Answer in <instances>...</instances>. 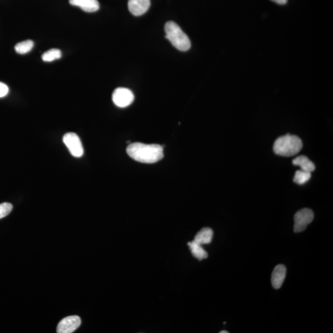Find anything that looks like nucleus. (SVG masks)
Wrapping results in <instances>:
<instances>
[{"label": "nucleus", "mask_w": 333, "mask_h": 333, "mask_svg": "<svg viewBox=\"0 0 333 333\" xmlns=\"http://www.w3.org/2000/svg\"><path fill=\"white\" fill-rule=\"evenodd\" d=\"M129 156L139 163L154 164L164 157L163 146L159 145H146L136 142L132 143L127 148Z\"/></svg>", "instance_id": "nucleus-1"}, {"label": "nucleus", "mask_w": 333, "mask_h": 333, "mask_svg": "<svg viewBox=\"0 0 333 333\" xmlns=\"http://www.w3.org/2000/svg\"><path fill=\"white\" fill-rule=\"evenodd\" d=\"M303 148V142L297 136L286 135L279 137L274 143L273 151L277 155L285 157L293 156Z\"/></svg>", "instance_id": "nucleus-2"}, {"label": "nucleus", "mask_w": 333, "mask_h": 333, "mask_svg": "<svg viewBox=\"0 0 333 333\" xmlns=\"http://www.w3.org/2000/svg\"><path fill=\"white\" fill-rule=\"evenodd\" d=\"M165 32L166 39L179 50L186 51L190 49V40L178 24L173 21L168 22L165 25Z\"/></svg>", "instance_id": "nucleus-3"}, {"label": "nucleus", "mask_w": 333, "mask_h": 333, "mask_svg": "<svg viewBox=\"0 0 333 333\" xmlns=\"http://www.w3.org/2000/svg\"><path fill=\"white\" fill-rule=\"evenodd\" d=\"M63 142L69 151L70 153L75 157H82L84 150L81 140L77 134L67 133L63 136Z\"/></svg>", "instance_id": "nucleus-4"}, {"label": "nucleus", "mask_w": 333, "mask_h": 333, "mask_svg": "<svg viewBox=\"0 0 333 333\" xmlns=\"http://www.w3.org/2000/svg\"><path fill=\"white\" fill-rule=\"evenodd\" d=\"M313 218V213L309 208H305L299 211L294 216V232L300 233L304 231L312 222Z\"/></svg>", "instance_id": "nucleus-5"}, {"label": "nucleus", "mask_w": 333, "mask_h": 333, "mask_svg": "<svg viewBox=\"0 0 333 333\" xmlns=\"http://www.w3.org/2000/svg\"><path fill=\"white\" fill-rule=\"evenodd\" d=\"M134 96L131 90L126 88H118L114 90L112 99L115 105L119 108L129 107L134 101Z\"/></svg>", "instance_id": "nucleus-6"}, {"label": "nucleus", "mask_w": 333, "mask_h": 333, "mask_svg": "<svg viewBox=\"0 0 333 333\" xmlns=\"http://www.w3.org/2000/svg\"><path fill=\"white\" fill-rule=\"evenodd\" d=\"M81 319L79 316L66 317L59 323L57 326L58 333H72L76 330L81 325Z\"/></svg>", "instance_id": "nucleus-7"}, {"label": "nucleus", "mask_w": 333, "mask_h": 333, "mask_svg": "<svg viewBox=\"0 0 333 333\" xmlns=\"http://www.w3.org/2000/svg\"><path fill=\"white\" fill-rule=\"evenodd\" d=\"M150 0H129V9L135 16H139L147 12L150 7Z\"/></svg>", "instance_id": "nucleus-8"}, {"label": "nucleus", "mask_w": 333, "mask_h": 333, "mask_svg": "<svg viewBox=\"0 0 333 333\" xmlns=\"http://www.w3.org/2000/svg\"><path fill=\"white\" fill-rule=\"evenodd\" d=\"M69 3L87 12H96L99 9L98 0H69Z\"/></svg>", "instance_id": "nucleus-9"}, {"label": "nucleus", "mask_w": 333, "mask_h": 333, "mask_svg": "<svg viewBox=\"0 0 333 333\" xmlns=\"http://www.w3.org/2000/svg\"><path fill=\"white\" fill-rule=\"evenodd\" d=\"M286 274V269L285 266L278 265L275 267L272 275V284L274 288L278 289L282 287Z\"/></svg>", "instance_id": "nucleus-10"}, {"label": "nucleus", "mask_w": 333, "mask_h": 333, "mask_svg": "<svg viewBox=\"0 0 333 333\" xmlns=\"http://www.w3.org/2000/svg\"><path fill=\"white\" fill-rule=\"evenodd\" d=\"M214 233L210 228H204L199 232L195 236L194 241L201 245L211 243L213 240Z\"/></svg>", "instance_id": "nucleus-11"}, {"label": "nucleus", "mask_w": 333, "mask_h": 333, "mask_svg": "<svg viewBox=\"0 0 333 333\" xmlns=\"http://www.w3.org/2000/svg\"><path fill=\"white\" fill-rule=\"evenodd\" d=\"M292 164L294 166H300L302 170L306 171V172H312L316 169L315 165L305 155H301L295 158L292 161Z\"/></svg>", "instance_id": "nucleus-12"}, {"label": "nucleus", "mask_w": 333, "mask_h": 333, "mask_svg": "<svg viewBox=\"0 0 333 333\" xmlns=\"http://www.w3.org/2000/svg\"><path fill=\"white\" fill-rule=\"evenodd\" d=\"M188 246L190 249L191 253L195 258H197L199 260H202L207 259L208 257V254L206 251L204 250L202 247V245L197 243L194 240L189 242Z\"/></svg>", "instance_id": "nucleus-13"}, {"label": "nucleus", "mask_w": 333, "mask_h": 333, "mask_svg": "<svg viewBox=\"0 0 333 333\" xmlns=\"http://www.w3.org/2000/svg\"><path fill=\"white\" fill-rule=\"evenodd\" d=\"M33 42L32 40H26L17 43L15 46V50L19 54L24 55L29 52L33 47Z\"/></svg>", "instance_id": "nucleus-14"}, {"label": "nucleus", "mask_w": 333, "mask_h": 333, "mask_svg": "<svg viewBox=\"0 0 333 333\" xmlns=\"http://www.w3.org/2000/svg\"><path fill=\"white\" fill-rule=\"evenodd\" d=\"M311 178V172L304 170H297L295 173L293 181L298 185H303Z\"/></svg>", "instance_id": "nucleus-15"}, {"label": "nucleus", "mask_w": 333, "mask_h": 333, "mask_svg": "<svg viewBox=\"0 0 333 333\" xmlns=\"http://www.w3.org/2000/svg\"><path fill=\"white\" fill-rule=\"evenodd\" d=\"M62 57L61 51L58 49H51L42 55V60L45 62H51L59 60Z\"/></svg>", "instance_id": "nucleus-16"}, {"label": "nucleus", "mask_w": 333, "mask_h": 333, "mask_svg": "<svg viewBox=\"0 0 333 333\" xmlns=\"http://www.w3.org/2000/svg\"><path fill=\"white\" fill-rule=\"evenodd\" d=\"M12 210V205L8 202H4L0 204V219L8 216Z\"/></svg>", "instance_id": "nucleus-17"}, {"label": "nucleus", "mask_w": 333, "mask_h": 333, "mask_svg": "<svg viewBox=\"0 0 333 333\" xmlns=\"http://www.w3.org/2000/svg\"><path fill=\"white\" fill-rule=\"evenodd\" d=\"M8 86L5 83L0 82V98L5 97L8 95Z\"/></svg>", "instance_id": "nucleus-18"}, {"label": "nucleus", "mask_w": 333, "mask_h": 333, "mask_svg": "<svg viewBox=\"0 0 333 333\" xmlns=\"http://www.w3.org/2000/svg\"><path fill=\"white\" fill-rule=\"evenodd\" d=\"M272 1L281 5H285L288 2V0H272Z\"/></svg>", "instance_id": "nucleus-19"}, {"label": "nucleus", "mask_w": 333, "mask_h": 333, "mask_svg": "<svg viewBox=\"0 0 333 333\" xmlns=\"http://www.w3.org/2000/svg\"><path fill=\"white\" fill-rule=\"evenodd\" d=\"M220 333H229V332L227 331H220Z\"/></svg>", "instance_id": "nucleus-20"}]
</instances>
